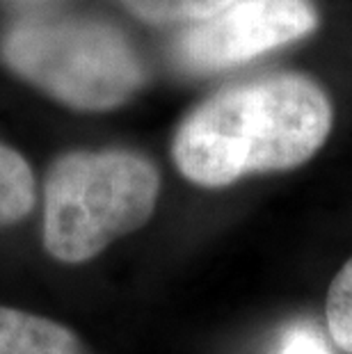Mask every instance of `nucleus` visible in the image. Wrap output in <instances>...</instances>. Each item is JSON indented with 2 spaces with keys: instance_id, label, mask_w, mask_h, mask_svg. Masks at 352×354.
<instances>
[{
  "instance_id": "1a4fd4ad",
  "label": "nucleus",
  "mask_w": 352,
  "mask_h": 354,
  "mask_svg": "<svg viewBox=\"0 0 352 354\" xmlns=\"http://www.w3.org/2000/svg\"><path fill=\"white\" fill-rule=\"evenodd\" d=\"M279 354H329L323 338L313 334L311 329H293L284 341Z\"/></svg>"
},
{
  "instance_id": "7ed1b4c3",
  "label": "nucleus",
  "mask_w": 352,
  "mask_h": 354,
  "mask_svg": "<svg viewBox=\"0 0 352 354\" xmlns=\"http://www.w3.org/2000/svg\"><path fill=\"white\" fill-rule=\"evenodd\" d=\"M0 55L14 73L78 110H110L145 82L126 37L89 19L30 17L3 37Z\"/></svg>"
},
{
  "instance_id": "f257e3e1",
  "label": "nucleus",
  "mask_w": 352,
  "mask_h": 354,
  "mask_svg": "<svg viewBox=\"0 0 352 354\" xmlns=\"http://www.w3.org/2000/svg\"><path fill=\"white\" fill-rule=\"evenodd\" d=\"M332 119V103L313 80L266 76L222 89L192 110L172 153L192 183L224 187L250 174L299 167L325 145Z\"/></svg>"
},
{
  "instance_id": "6e6552de",
  "label": "nucleus",
  "mask_w": 352,
  "mask_h": 354,
  "mask_svg": "<svg viewBox=\"0 0 352 354\" xmlns=\"http://www.w3.org/2000/svg\"><path fill=\"white\" fill-rule=\"evenodd\" d=\"M133 12L154 24H197L231 0H124Z\"/></svg>"
},
{
  "instance_id": "0eeeda50",
  "label": "nucleus",
  "mask_w": 352,
  "mask_h": 354,
  "mask_svg": "<svg viewBox=\"0 0 352 354\" xmlns=\"http://www.w3.org/2000/svg\"><path fill=\"white\" fill-rule=\"evenodd\" d=\"M327 329L336 348L352 354V259L336 272L327 290Z\"/></svg>"
},
{
  "instance_id": "20e7f679",
  "label": "nucleus",
  "mask_w": 352,
  "mask_h": 354,
  "mask_svg": "<svg viewBox=\"0 0 352 354\" xmlns=\"http://www.w3.org/2000/svg\"><path fill=\"white\" fill-rule=\"evenodd\" d=\"M316 26L309 0H231L185 30L174 55L183 69L213 73L302 39Z\"/></svg>"
},
{
  "instance_id": "39448f33",
  "label": "nucleus",
  "mask_w": 352,
  "mask_h": 354,
  "mask_svg": "<svg viewBox=\"0 0 352 354\" xmlns=\"http://www.w3.org/2000/svg\"><path fill=\"white\" fill-rule=\"evenodd\" d=\"M0 354H89L69 327L0 306Z\"/></svg>"
},
{
  "instance_id": "f03ea898",
  "label": "nucleus",
  "mask_w": 352,
  "mask_h": 354,
  "mask_svg": "<svg viewBox=\"0 0 352 354\" xmlns=\"http://www.w3.org/2000/svg\"><path fill=\"white\" fill-rule=\"evenodd\" d=\"M160 174L133 151H71L44 185V245L62 263H85L149 222Z\"/></svg>"
},
{
  "instance_id": "423d86ee",
  "label": "nucleus",
  "mask_w": 352,
  "mask_h": 354,
  "mask_svg": "<svg viewBox=\"0 0 352 354\" xmlns=\"http://www.w3.org/2000/svg\"><path fill=\"white\" fill-rule=\"evenodd\" d=\"M35 206V174L26 158L0 142V227L21 222Z\"/></svg>"
}]
</instances>
